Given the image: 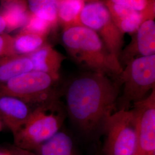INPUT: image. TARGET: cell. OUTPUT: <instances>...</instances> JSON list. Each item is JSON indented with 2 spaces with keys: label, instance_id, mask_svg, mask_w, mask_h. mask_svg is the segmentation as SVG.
Here are the masks:
<instances>
[{
  "label": "cell",
  "instance_id": "1",
  "mask_svg": "<svg viewBox=\"0 0 155 155\" xmlns=\"http://www.w3.org/2000/svg\"><path fill=\"white\" fill-rule=\"evenodd\" d=\"M119 86L118 82L98 72H83L74 78L67 86L65 107L73 124L87 136L103 132L117 111Z\"/></svg>",
  "mask_w": 155,
  "mask_h": 155
},
{
  "label": "cell",
  "instance_id": "2",
  "mask_svg": "<svg viewBox=\"0 0 155 155\" xmlns=\"http://www.w3.org/2000/svg\"><path fill=\"white\" fill-rule=\"evenodd\" d=\"M62 43L68 54L89 71L118 77L123 70L118 59L112 55L99 36L83 25L63 29Z\"/></svg>",
  "mask_w": 155,
  "mask_h": 155
},
{
  "label": "cell",
  "instance_id": "3",
  "mask_svg": "<svg viewBox=\"0 0 155 155\" xmlns=\"http://www.w3.org/2000/svg\"><path fill=\"white\" fill-rule=\"evenodd\" d=\"M66 113L58 98L35 106L26 122L13 134L14 145L34 152L60 131Z\"/></svg>",
  "mask_w": 155,
  "mask_h": 155
},
{
  "label": "cell",
  "instance_id": "4",
  "mask_svg": "<svg viewBox=\"0 0 155 155\" xmlns=\"http://www.w3.org/2000/svg\"><path fill=\"white\" fill-rule=\"evenodd\" d=\"M125 65L117 77L124 86L120 109H129L131 103L144 100L155 89V54L133 59Z\"/></svg>",
  "mask_w": 155,
  "mask_h": 155
},
{
  "label": "cell",
  "instance_id": "5",
  "mask_svg": "<svg viewBox=\"0 0 155 155\" xmlns=\"http://www.w3.org/2000/svg\"><path fill=\"white\" fill-rule=\"evenodd\" d=\"M57 82L45 73L31 70L1 85L0 94L15 97L35 107L58 98Z\"/></svg>",
  "mask_w": 155,
  "mask_h": 155
},
{
  "label": "cell",
  "instance_id": "6",
  "mask_svg": "<svg viewBox=\"0 0 155 155\" xmlns=\"http://www.w3.org/2000/svg\"><path fill=\"white\" fill-rule=\"evenodd\" d=\"M104 155H134L137 144V117L133 109L115 111L104 129Z\"/></svg>",
  "mask_w": 155,
  "mask_h": 155
},
{
  "label": "cell",
  "instance_id": "7",
  "mask_svg": "<svg viewBox=\"0 0 155 155\" xmlns=\"http://www.w3.org/2000/svg\"><path fill=\"white\" fill-rule=\"evenodd\" d=\"M81 22L97 33L111 54L119 59L124 34L117 27L102 0L86 3L81 15Z\"/></svg>",
  "mask_w": 155,
  "mask_h": 155
},
{
  "label": "cell",
  "instance_id": "8",
  "mask_svg": "<svg viewBox=\"0 0 155 155\" xmlns=\"http://www.w3.org/2000/svg\"><path fill=\"white\" fill-rule=\"evenodd\" d=\"M137 117V144L134 155H155V89L133 104Z\"/></svg>",
  "mask_w": 155,
  "mask_h": 155
},
{
  "label": "cell",
  "instance_id": "9",
  "mask_svg": "<svg viewBox=\"0 0 155 155\" xmlns=\"http://www.w3.org/2000/svg\"><path fill=\"white\" fill-rule=\"evenodd\" d=\"M132 36L131 41L120 56L121 65L139 57L155 55V18L145 20Z\"/></svg>",
  "mask_w": 155,
  "mask_h": 155
},
{
  "label": "cell",
  "instance_id": "10",
  "mask_svg": "<svg viewBox=\"0 0 155 155\" xmlns=\"http://www.w3.org/2000/svg\"><path fill=\"white\" fill-rule=\"evenodd\" d=\"M33 108L15 97L0 94V118L13 134L26 122Z\"/></svg>",
  "mask_w": 155,
  "mask_h": 155
},
{
  "label": "cell",
  "instance_id": "11",
  "mask_svg": "<svg viewBox=\"0 0 155 155\" xmlns=\"http://www.w3.org/2000/svg\"><path fill=\"white\" fill-rule=\"evenodd\" d=\"M28 56L32 61L33 70L44 72L59 81L61 64L66 59L61 53L47 43Z\"/></svg>",
  "mask_w": 155,
  "mask_h": 155
},
{
  "label": "cell",
  "instance_id": "12",
  "mask_svg": "<svg viewBox=\"0 0 155 155\" xmlns=\"http://www.w3.org/2000/svg\"><path fill=\"white\" fill-rule=\"evenodd\" d=\"M110 13L117 27L123 34L132 35L145 20L150 19L144 13L124 6L116 4L109 0H102Z\"/></svg>",
  "mask_w": 155,
  "mask_h": 155
},
{
  "label": "cell",
  "instance_id": "13",
  "mask_svg": "<svg viewBox=\"0 0 155 155\" xmlns=\"http://www.w3.org/2000/svg\"><path fill=\"white\" fill-rule=\"evenodd\" d=\"M0 13L6 25V31L11 32L22 28L30 15L25 0H9L1 3Z\"/></svg>",
  "mask_w": 155,
  "mask_h": 155
},
{
  "label": "cell",
  "instance_id": "14",
  "mask_svg": "<svg viewBox=\"0 0 155 155\" xmlns=\"http://www.w3.org/2000/svg\"><path fill=\"white\" fill-rule=\"evenodd\" d=\"M31 70H33L32 63L28 55L0 57V86Z\"/></svg>",
  "mask_w": 155,
  "mask_h": 155
},
{
  "label": "cell",
  "instance_id": "15",
  "mask_svg": "<svg viewBox=\"0 0 155 155\" xmlns=\"http://www.w3.org/2000/svg\"><path fill=\"white\" fill-rule=\"evenodd\" d=\"M45 43L46 37L21 31L13 36L9 55H29Z\"/></svg>",
  "mask_w": 155,
  "mask_h": 155
},
{
  "label": "cell",
  "instance_id": "16",
  "mask_svg": "<svg viewBox=\"0 0 155 155\" xmlns=\"http://www.w3.org/2000/svg\"><path fill=\"white\" fill-rule=\"evenodd\" d=\"M38 155H75L71 137L59 131L34 151Z\"/></svg>",
  "mask_w": 155,
  "mask_h": 155
},
{
  "label": "cell",
  "instance_id": "17",
  "mask_svg": "<svg viewBox=\"0 0 155 155\" xmlns=\"http://www.w3.org/2000/svg\"><path fill=\"white\" fill-rule=\"evenodd\" d=\"M85 4L84 0H58V23L63 29L82 25L81 15Z\"/></svg>",
  "mask_w": 155,
  "mask_h": 155
},
{
  "label": "cell",
  "instance_id": "18",
  "mask_svg": "<svg viewBox=\"0 0 155 155\" xmlns=\"http://www.w3.org/2000/svg\"><path fill=\"white\" fill-rule=\"evenodd\" d=\"M28 10L56 27L58 24V0H27Z\"/></svg>",
  "mask_w": 155,
  "mask_h": 155
},
{
  "label": "cell",
  "instance_id": "19",
  "mask_svg": "<svg viewBox=\"0 0 155 155\" xmlns=\"http://www.w3.org/2000/svg\"><path fill=\"white\" fill-rule=\"evenodd\" d=\"M113 3L124 6L144 13L150 18H155V0H109Z\"/></svg>",
  "mask_w": 155,
  "mask_h": 155
},
{
  "label": "cell",
  "instance_id": "20",
  "mask_svg": "<svg viewBox=\"0 0 155 155\" xmlns=\"http://www.w3.org/2000/svg\"><path fill=\"white\" fill-rule=\"evenodd\" d=\"M55 27L47 20L30 13L27 21L21 31L37 34L47 38L51 31Z\"/></svg>",
  "mask_w": 155,
  "mask_h": 155
},
{
  "label": "cell",
  "instance_id": "21",
  "mask_svg": "<svg viewBox=\"0 0 155 155\" xmlns=\"http://www.w3.org/2000/svg\"><path fill=\"white\" fill-rule=\"evenodd\" d=\"M12 38L13 36L8 33L0 34V57L9 55Z\"/></svg>",
  "mask_w": 155,
  "mask_h": 155
},
{
  "label": "cell",
  "instance_id": "22",
  "mask_svg": "<svg viewBox=\"0 0 155 155\" xmlns=\"http://www.w3.org/2000/svg\"><path fill=\"white\" fill-rule=\"evenodd\" d=\"M9 151L12 155H38L33 151L23 150L17 147L15 145H13L11 148H9Z\"/></svg>",
  "mask_w": 155,
  "mask_h": 155
},
{
  "label": "cell",
  "instance_id": "23",
  "mask_svg": "<svg viewBox=\"0 0 155 155\" xmlns=\"http://www.w3.org/2000/svg\"><path fill=\"white\" fill-rule=\"evenodd\" d=\"M6 31V25L5 21L0 13V34H2L4 31Z\"/></svg>",
  "mask_w": 155,
  "mask_h": 155
},
{
  "label": "cell",
  "instance_id": "24",
  "mask_svg": "<svg viewBox=\"0 0 155 155\" xmlns=\"http://www.w3.org/2000/svg\"><path fill=\"white\" fill-rule=\"evenodd\" d=\"M0 155H12L9 150H0Z\"/></svg>",
  "mask_w": 155,
  "mask_h": 155
},
{
  "label": "cell",
  "instance_id": "25",
  "mask_svg": "<svg viewBox=\"0 0 155 155\" xmlns=\"http://www.w3.org/2000/svg\"><path fill=\"white\" fill-rule=\"evenodd\" d=\"M2 120H1V119L0 118V131L2 129Z\"/></svg>",
  "mask_w": 155,
  "mask_h": 155
},
{
  "label": "cell",
  "instance_id": "26",
  "mask_svg": "<svg viewBox=\"0 0 155 155\" xmlns=\"http://www.w3.org/2000/svg\"><path fill=\"white\" fill-rule=\"evenodd\" d=\"M86 3L90 2H93V1H98V0H84Z\"/></svg>",
  "mask_w": 155,
  "mask_h": 155
},
{
  "label": "cell",
  "instance_id": "27",
  "mask_svg": "<svg viewBox=\"0 0 155 155\" xmlns=\"http://www.w3.org/2000/svg\"><path fill=\"white\" fill-rule=\"evenodd\" d=\"M9 1V0H1V3H2V2H6V1Z\"/></svg>",
  "mask_w": 155,
  "mask_h": 155
},
{
  "label": "cell",
  "instance_id": "28",
  "mask_svg": "<svg viewBox=\"0 0 155 155\" xmlns=\"http://www.w3.org/2000/svg\"></svg>",
  "mask_w": 155,
  "mask_h": 155
}]
</instances>
